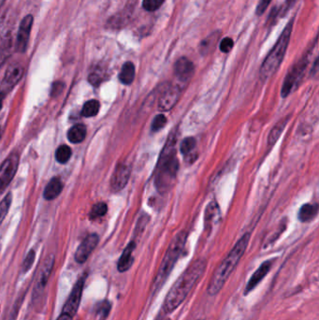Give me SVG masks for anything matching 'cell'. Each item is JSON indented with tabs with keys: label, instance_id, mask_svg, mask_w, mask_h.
I'll list each match as a JSON object with an SVG mask.
<instances>
[{
	"label": "cell",
	"instance_id": "obj_33",
	"mask_svg": "<svg viewBox=\"0 0 319 320\" xmlns=\"http://www.w3.org/2000/svg\"><path fill=\"white\" fill-rule=\"evenodd\" d=\"M21 301H22V299L19 301L15 302V304L13 305V309L11 310L10 314H8V316L5 318V320H16V316H17V314H18V310H19L20 305H21Z\"/></svg>",
	"mask_w": 319,
	"mask_h": 320
},
{
	"label": "cell",
	"instance_id": "obj_34",
	"mask_svg": "<svg viewBox=\"0 0 319 320\" xmlns=\"http://www.w3.org/2000/svg\"><path fill=\"white\" fill-rule=\"evenodd\" d=\"M271 2H272V0H261L259 6L257 8V14L258 15H262L263 13L266 11V9L270 5Z\"/></svg>",
	"mask_w": 319,
	"mask_h": 320
},
{
	"label": "cell",
	"instance_id": "obj_23",
	"mask_svg": "<svg viewBox=\"0 0 319 320\" xmlns=\"http://www.w3.org/2000/svg\"><path fill=\"white\" fill-rule=\"evenodd\" d=\"M134 78H135V67L131 62L124 63L119 74V79L121 83L125 85H131L134 81Z\"/></svg>",
	"mask_w": 319,
	"mask_h": 320
},
{
	"label": "cell",
	"instance_id": "obj_18",
	"mask_svg": "<svg viewBox=\"0 0 319 320\" xmlns=\"http://www.w3.org/2000/svg\"><path fill=\"white\" fill-rule=\"evenodd\" d=\"M180 152L182 153V156L185 157L186 160L188 161H194L197 157V141L195 138L187 137L184 140H182V143L180 144Z\"/></svg>",
	"mask_w": 319,
	"mask_h": 320
},
{
	"label": "cell",
	"instance_id": "obj_22",
	"mask_svg": "<svg viewBox=\"0 0 319 320\" xmlns=\"http://www.w3.org/2000/svg\"><path fill=\"white\" fill-rule=\"evenodd\" d=\"M318 207L315 204L307 203L302 205L299 212V219L301 222H309L312 221L315 216H317Z\"/></svg>",
	"mask_w": 319,
	"mask_h": 320
},
{
	"label": "cell",
	"instance_id": "obj_5",
	"mask_svg": "<svg viewBox=\"0 0 319 320\" xmlns=\"http://www.w3.org/2000/svg\"><path fill=\"white\" fill-rule=\"evenodd\" d=\"M292 26H293V22H290L286 26V28L284 29L280 38L273 48V50L270 52L266 59L264 60L263 64L261 66V72H260L262 81L269 80L279 69L287 52V46L289 43L290 36L292 32Z\"/></svg>",
	"mask_w": 319,
	"mask_h": 320
},
{
	"label": "cell",
	"instance_id": "obj_14",
	"mask_svg": "<svg viewBox=\"0 0 319 320\" xmlns=\"http://www.w3.org/2000/svg\"><path fill=\"white\" fill-rule=\"evenodd\" d=\"M194 73V65L186 57L178 59L174 65V75L182 83L188 82Z\"/></svg>",
	"mask_w": 319,
	"mask_h": 320
},
{
	"label": "cell",
	"instance_id": "obj_30",
	"mask_svg": "<svg viewBox=\"0 0 319 320\" xmlns=\"http://www.w3.org/2000/svg\"><path fill=\"white\" fill-rule=\"evenodd\" d=\"M164 3V0H144L143 6L148 12H155Z\"/></svg>",
	"mask_w": 319,
	"mask_h": 320
},
{
	"label": "cell",
	"instance_id": "obj_25",
	"mask_svg": "<svg viewBox=\"0 0 319 320\" xmlns=\"http://www.w3.org/2000/svg\"><path fill=\"white\" fill-rule=\"evenodd\" d=\"M99 111V102L98 100L92 99L87 101L82 110V115L85 117H94Z\"/></svg>",
	"mask_w": 319,
	"mask_h": 320
},
{
	"label": "cell",
	"instance_id": "obj_37",
	"mask_svg": "<svg viewBox=\"0 0 319 320\" xmlns=\"http://www.w3.org/2000/svg\"><path fill=\"white\" fill-rule=\"evenodd\" d=\"M4 95H5V93H3V92H0V110H1V108H2V102H3Z\"/></svg>",
	"mask_w": 319,
	"mask_h": 320
},
{
	"label": "cell",
	"instance_id": "obj_38",
	"mask_svg": "<svg viewBox=\"0 0 319 320\" xmlns=\"http://www.w3.org/2000/svg\"><path fill=\"white\" fill-rule=\"evenodd\" d=\"M5 1L6 0H0V8L4 5V3H5Z\"/></svg>",
	"mask_w": 319,
	"mask_h": 320
},
{
	"label": "cell",
	"instance_id": "obj_9",
	"mask_svg": "<svg viewBox=\"0 0 319 320\" xmlns=\"http://www.w3.org/2000/svg\"><path fill=\"white\" fill-rule=\"evenodd\" d=\"M53 264H54V257L52 255H49L43 262L41 269L39 271L38 282L34 289V300H38V298L39 299L40 295L43 293L48 280L50 278V275L52 274Z\"/></svg>",
	"mask_w": 319,
	"mask_h": 320
},
{
	"label": "cell",
	"instance_id": "obj_26",
	"mask_svg": "<svg viewBox=\"0 0 319 320\" xmlns=\"http://www.w3.org/2000/svg\"><path fill=\"white\" fill-rule=\"evenodd\" d=\"M71 157H72V149L68 145H61L55 153V157L59 163H67L70 160Z\"/></svg>",
	"mask_w": 319,
	"mask_h": 320
},
{
	"label": "cell",
	"instance_id": "obj_3",
	"mask_svg": "<svg viewBox=\"0 0 319 320\" xmlns=\"http://www.w3.org/2000/svg\"><path fill=\"white\" fill-rule=\"evenodd\" d=\"M249 241H250L249 233L242 236L235 244L234 247L228 253V255L225 258V260L215 270V274L210 281L208 289H207L210 296H215L220 292L222 288L224 287V285L228 280V277L233 273L236 266L241 261L242 255H244Z\"/></svg>",
	"mask_w": 319,
	"mask_h": 320
},
{
	"label": "cell",
	"instance_id": "obj_29",
	"mask_svg": "<svg viewBox=\"0 0 319 320\" xmlns=\"http://www.w3.org/2000/svg\"><path fill=\"white\" fill-rule=\"evenodd\" d=\"M166 124H167V117L164 114H157L155 119L153 120L151 129H152V131L157 132L164 127Z\"/></svg>",
	"mask_w": 319,
	"mask_h": 320
},
{
	"label": "cell",
	"instance_id": "obj_6",
	"mask_svg": "<svg viewBox=\"0 0 319 320\" xmlns=\"http://www.w3.org/2000/svg\"><path fill=\"white\" fill-rule=\"evenodd\" d=\"M307 65H308V59L306 57L305 58L303 57L298 64L294 66L290 72H288L281 91V95L284 98H287L295 88V86L297 85L299 80L301 78L303 72L305 71Z\"/></svg>",
	"mask_w": 319,
	"mask_h": 320
},
{
	"label": "cell",
	"instance_id": "obj_20",
	"mask_svg": "<svg viewBox=\"0 0 319 320\" xmlns=\"http://www.w3.org/2000/svg\"><path fill=\"white\" fill-rule=\"evenodd\" d=\"M62 188H63V184L61 183V180L59 179L58 177H54L47 184L44 193H43V196L48 201L53 200L59 196V194L62 191Z\"/></svg>",
	"mask_w": 319,
	"mask_h": 320
},
{
	"label": "cell",
	"instance_id": "obj_12",
	"mask_svg": "<svg viewBox=\"0 0 319 320\" xmlns=\"http://www.w3.org/2000/svg\"><path fill=\"white\" fill-rule=\"evenodd\" d=\"M33 26L32 15H26L24 19L22 20L20 24L19 30L17 33V39H16V50L20 52H24L26 51V46L29 40V36L31 32V28Z\"/></svg>",
	"mask_w": 319,
	"mask_h": 320
},
{
	"label": "cell",
	"instance_id": "obj_2",
	"mask_svg": "<svg viewBox=\"0 0 319 320\" xmlns=\"http://www.w3.org/2000/svg\"><path fill=\"white\" fill-rule=\"evenodd\" d=\"M176 144L177 132L174 131L169 135L163 148L155 173V184L161 194L169 192L175 183L177 172L179 170Z\"/></svg>",
	"mask_w": 319,
	"mask_h": 320
},
{
	"label": "cell",
	"instance_id": "obj_17",
	"mask_svg": "<svg viewBox=\"0 0 319 320\" xmlns=\"http://www.w3.org/2000/svg\"><path fill=\"white\" fill-rule=\"evenodd\" d=\"M136 248V243L135 242H131L127 246L124 248L123 254L121 255L119 262H118L117 269L120 273H124L126 271H129L131 269L133 262H134V258H133V253L134 250Z\"/></svg>",
	"mask_w": 319,
	"mask_h": 320
},
{
	"label": "cell",
	"instance_id": "obj_21",
	"mask_svg": "<svg viewBox=\"0 0 319 320\" xmlns=\"http://www.w3.org/2000/svg\"><path fill=\"white\" fill-rule=\"evenodd\" d=\"M86 127L84 124H75L68 132V139L72 144H80L85 139Z\"/></svg>",
	"mask_w": 319,
	"mask_h": 320
},
{
	"label": "cell",
	"instance_id": "obj_24",
	"mask_svg": "<svg viewBox=\"0 0 319 320\" xmlns=\"http://www.w3.org/2000/svg\"><path fill=\"white\" fill-rule=\"evenodd\" d=\"M287 120H288V117L283 118L277 124L274 125V129L270 132L269 137H268V144H269V145H273L279 140L282 132L284 131L286 125H287Z\"/></svg>",
	"mask_w": 319,
	"mask_h": 320
},
{
	"label": "cell",
	"instance_id": "obj_13",
	"mask_svg": "<svg viewBox=\"0 0 319 320\" xmlns=\"http://www.w3.org/2000/svg\"><path fill=\"white\" fill-rule=\"evenodd\" d=\"M98 236L97 234H91V235L87 236L84 240V242L80 244L76 254H75V261L78 263H85L87 259L89 258V255L93 252V250L96 248V246L98 245Z\"/></svg>",
	"mask_w": 319,
	"mask_h": 320
},
{
	"label": "cell",
	"instance_id": "obj_11",
	"mask_svg": "<svg viewBox=\"0 0 319 320\" xmlns=\"http://www.w3.org/2000/svg\"><path fill=\"white\" fill-rule=\"evenodd\" d=\"M131 169L125 163L118 164L111 176V187L112 191H120L123 189L131 177Z\"/></svg>",
	"mask_w": 319,
	"mask_h": 320
},
{
	"label": "cell",
	"instance_id": "obj_31",
	"mask_svg": "<svg viewBox=\"0 0 319 320\" xmlns=\"http://www.w3.org/2000/svg\"><path fill=\"white\" fill-rule=\"evenodd\" d=\"M35 258H36V253H35V251L31 250L26 255V258L24 261V263H23V272L24 273L28 272L29 269L31 268L33 263L35 262Z\"/></svg>",
	"mask_w": 319,
	"mask_h": 320
},
{
	"label": "cell",
	"instance_id": "obj_15",
	"mask_svg": "<svg viewBox=\"0 0 319 320\" xmlns=\"http://www.w3.org/2000/svg\"><path fill=\"white\" fill-rule=\"evenodd\" d=\"M24 75V69L22 66L14 64L11 66L7 71L5 77L2 83V88L4 91L12 89L14 85L19 82ZM3 91V93H4Z\"/></svg>",
	"mask_w": 319,
	"mask_h": 320
},
{
	"label": "cell",
	"instance_id": "obj_28",
	"mask_svg": "<svg viewBox=\"0 0 319 320\" xmlns=\"http://www.w3.org/2000/svg\"><path fill=\"white\" fill-rule=\"evenodd\" d=\"M12 201H13V196H12V193H9L4 199L3 201L0 203V224L3 221V219L5 218V216H7V213L10 209V206L12 204Z\"/></svg>",
	"mask_w": 319,
	"mask_h": 320
},
{
	"label": "cell",
	"instance_id": "obj_10",
	"mask_svg": "<svg viewBox=\"0 0 319 320\" xmlns=\"http://www.w3.org/2000/svg\"><path fill=\"white\" fill-rule=\"evenodd\" d=\"M181 90L178 86H168L162 91L158 99V109L162 111H169L178 102Z\"/></svg>",
	"mask_w": 319,
	"mask_h": 320
},
{
	"label": "cell",
	"instance_id": "obj_4",
	"mask_svg": "<svg viewBox=\"0 0 319 320\" xmlns=\"http://www.w3.org/2000/svg\"><path fill=\"white\" fill-rule=\"evenodd\" d=\"M186 240H187V233L184 230H182L178 234H176L175 237L169 243L168 250L164 255L161 265L158 269L157 276L153 284L154 292H157L160 288H162L165 282L167 281L169 275L175 266L176 262L182 254Z\"/></svg>",
	"mask_w": 319,
	"mask_h": 320
},
{
	"label": "cell",
	"instance_id": "obj_8",
	"mask_svg": "<svg viewBox=\"0 0 319 320\" xmlns=\"http://www.w3.org/2000/svg\"><path fill=\"white\" fill-rule=\"evenodd\" d=\"M19 166V156L16 153L10 155L0 166V189H4L12 182Z\"/></svg>",
	"mask_w": 319,
	"mask_h": 320
},
{
	"label": "cell",
	"instance_id": "obj_19",
	"mask_svg": "<svg viewBox=\"0 0 319 320\" xmlns=\"http://www.w3.org/2000/svg\"><path fill=\"white\" fill-rule=\"evenodd\" d=\"M219 218H220L219 206L215 202H212L205 210V216H204L205 228L212 229V227L218 222Z\"/></svg>",
	"mask_w": 319,
	"mask_h": 320
},
{
	"label": "cell",
	"instance_id": "obj_32",
	"mask_svg": "<svg viewBox=\"0 0 319 320\" xmlns=\"http://www.w3.org/2000/svg\"><path fill=\"white\" fill-rule=\"evenodd\" d=\"M234 42L230 38H225L222 39L221 43H220V50L223 52H228L231 51V49L233 48Z\"/></svg>",
	"mask_w": 319,
	"mask_h": 320
},
{
	"label": "cell",
	"instance_id": "obj_35",
	"mask_svg": "<svg viewBox=\"0 0 319 320\" xmlns=\"http://www.w3.org/2000/svg\"><path fill=\"white\" fill-rule=\"evenodd\" d=\"M63 88V85H61V83H55L54 85H52V96H56L59 93H61Z\"/></svg>",
	"mask_w": 319,
	"mask_h": 320
},
{
	"label": "cell",
	"instance_id": "obj_27",
	"mask_svg": "<svg viewBox=\"0 0 319 320\" xmlns=\"http://www.w3.org/2000/svg\"><path fill=\"white\" fill-rule=\"evenodd\" d=\"M108 211V207H107V204L104 203H98L97 204H95L92 208L91 212H90V218L91 219H96V218H99L101 216H105L106 213Z\"/></svg>",
	"mask_w": 319,
	"mask_h": 320
},
{
	"label": "cell",
	"instance_id": "obj_36",
	"mask_svg": "<svg viewBox=\"0 0 319 320\" xmlns=\"http://www.w3.org/2000/svg\"><path fill=\"white\" fill-rule=\"evenodd\" d=\"M57 320H72V317L69 314L62 313V314H60V316L57 318Z\"/></svg>",
	"mask_w": 319,
	"mask_h": 320
},
{
	"label": "cell",
	"instance_id": "obj_1",
	"mask_svg": "<svg viewBox=\"0 0 319 320\" xmlns=\"http://www.w3.org/2000/svg\"><path fill=\"white\" fill-rule=\"evenodd\" d=\"M206 265L207 263L204 260H197L182 273L165 298L163 304V311L165 314H171L174 312L187 298L197 282L202 278Z\"/></svg>",
	"mask_w": 319,
	"mask_h": 320
},
{
	"label": "cell",
	"instance_id": "obj_7",
	"mask_svg": "<svg viewBox=\"0 0 319 320\" xmlns=\"http://www.w3.org/2000/svg\"><path fill=\"white\" fill-rule=\"evenodd\" d=\"M85 279H86V275H83L79 279L78 281L76 282V284L74 285V287L72 288V293L69 296V299L66 301L62 313L69 314L72 317H73L75 314L77 313L79 305H80L81 300H82V295H83V290H84V287H85Z\"/></svg>",
	"mask_w": 319,
	"mask_h": 320
},
{
	"label": "cell",
	"instance_id": "obj_16",
	"mask_svg": "<svg viewBox=\"0 0 319 320\" xmlns=\"http://www.w3.org/2000/svg\"><path fill=\"white\" fill-rule=\"evenodd\" d=\"M273 266V262L268 261V262H263L260 266V268L258 269L254 273V275H252V277L250 278V280L248 281L247 286L245 288V292L244 294L247 295L250 293L253 289L257 288L259 286V284L261 283L265 276L269 274V272L271 271Z\"/></svg>",
	"mask_w": 319,
	"mask_h": 320
}]
</instances>
